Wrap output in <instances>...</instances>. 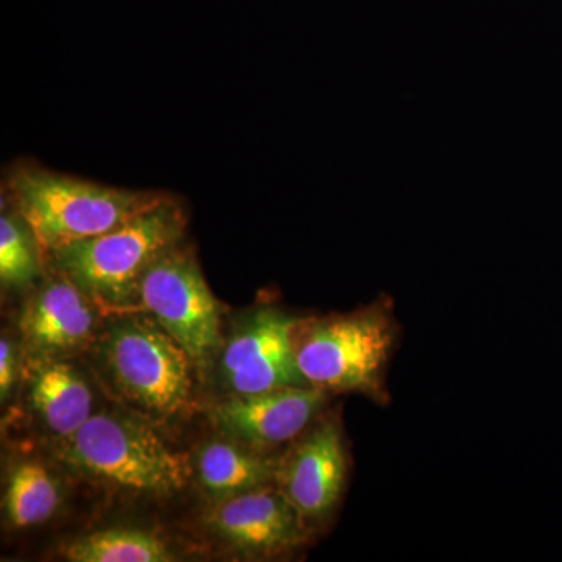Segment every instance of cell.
<instances>
[{
	"label": "cell",
	"mask_w": 562,
	"mask_h": 562,
	"mask_svg": "<svg viewBox=\"0 0 562 562\" xmlns=\"http://www.w3.org/2000/svg\"><path fill=\"white\" fill-rule=\"evenodd\" d=\"M183 206L169 195L113 231L50 251L54 269L69 277L95 305L116 314L138 308V288L147 269L187 231Z\"/></svg>",
	"instance_id": "7a4b0ae2"
},
{
	"label": "cell",
	"mask_w": 562,
	"mask_h": 562,
	"mask_svg": "<svg viewBox=\"0 0 562 562\" xmlns=\"http://www.w3.org/2000/svg\"><path fill=\"white\" fill-rule=\"evenodd\" d=\"M61 503L58 480L43 462L27 460L11 469L3 494L7 522L18 530L47 522Z\"/></svg>",
	"instance_id": "5bb4252c"
},
{
	"label": "cell",
	"mask_w": 562,
	"mask_h": 562,
	"mask_svg": "<svg viewBox=\"0 0 562 562\" xmlns=\"http://www.w3.org/2000/svg\"><path fill=\"white\" fill-rule=\"evenodd\" d=\"M280 460L235 439H214L199 450L195 475L213 502L277 484Z\"/></svg>",
	"instance_id": "4fadbf2b"
},
{
	"label": "cell",
	"mask_w": 562,
	"mask_h": 562,
	"mask_svg": "<svg viewBox=\"0 0 562 562\" xmlns=\"http://www.w3.org/2000/svg\"><path fill=\"white\" fill-rule=\"evenodd\" d=\"M35 235L20 214L0 217V280L3 288H25L35 281L43 261Z\"/></svg>",
	"instance_id": "2e32d148"
},
{
	"label": "cell",
	"mask_w": 562,
	"mask_h": 562,
	"mask_svg": "<svg viewBox=\"0 0 562 562\" xmlns=\"http://www.w3.org/2000/svg\"><path fill=\"white\" fill-rule=\"evenodd\" d=\"M98 357L111 391L139 417L155 424L190 408L194 362L150 314H117L98 338Z\"/></svg>",
	"instance_id": "277c9868"
},
{
	"label": "cell",
	"mask_w": 562,
	"mask_h": 562,
	"mask_svg": "<svg viewBox=\"0 0 562 562\" xmlns=\"http://www.w3.org/2000/svg\"><path fill=\"white\" fill-rule=\"evenodd\" d=\"M58 454L70 471L132 494L171 497L191 479L188 458L171 449L151 422L128 414H92L60 441Z\"/></svg>",
	"instance_id": "5b68a950"
},
{
	"label": "cell",
	"mask_w": 562,
	"mask_h": 562,
	"mask_svg": "<svg viewBox=\"0 0 562 562\" xmlns=\"http://www.w3.org/2000/svg\"><path fill=\"white\" fill-rule=\"evenodd\" d=\"M138 308L154 316L198 366H205L224 346L221 303L203 279L194 251L181 243L144 273Z\"/></svg>",
	"instance_id": "8992f818"
},
{
	"label": "cell",
	"mask_w": 562,
	"mask_h": 562,
	"mask_svg": "<svg viewBox=\"0 0 562 562\" xmlns=\"http://www.w3.org/2000/svg\"><path fill=\"white\" fill-rule=\"evenodd\" d=\"M9 192L44 255L113 231L169 198L165 192L106 187L32 162L11 171Z\"/></svg>",
	"instance_id": "3957f363"
},
{
	"label": "cell",
	"mask_w": 562,
	"mask_h": 562,
	"mask_svg": "<svg viewBox=\"0 0 562 562\" xmlns=\"http://www.w3.org/2000/svg\"><path fill=\"white\" fill-rule=\"evenodd\" d=\"M99 306L54 269L25 302L20 317L29 357L68 358L95 341Z\"/></svg>",
	"instance_id": "8fae6325"
},
{
	"label": "cell",
	"mask_w": 562,
	"mask_h": 562,
	"mask_svg": "<svg viewBox=\"0 0 562 562\" xmlns=\"http://www.w3.org/2000/svg\"><path fill=\"white\" fill-rule=\"evenodd\" d=\"M297 321L281 310L262 308L225 342L221 376L233 394L310 386L299 369L292 344V328Z\"/></svg>",
	"instance_id": "ba28073f"
},
{
	"label": "cell",
	"mask_w": 562,
	"mask_h": 562,
	"mask_svg": "<svg viewBox=\"0 0 562 562\" xmlns=\"http://www.w3.org/2000/svg\"><path fill=\"white\" fill-rule=\"evenodd\" d=\"M394 303L379 301L353 313L299 319L292 328L295 360L310 386L355 392L386 405L387 364L397 347Z\"/></svg>",
	"instance_id": "6da1fadb"
},
{
	"label": "cell",
	"mask_w": 562,
	"mask_h": 562,
	"mask_svg": "<svg viewBox=\"0 0 562 562\" xmlns=\"http://www.w3.org/2000/svg\"><path fill=\"white\" fill-rule=\"evenodd\" d=\"M29 406L58 441L68 439L92 416V391L66 358L29 357L24 366Z\"/></svg>",
	"instance_id": "7c38bea8"
},
{
	"label": "cell",
	"mask_w": 562,
	"mask_h": 562,
	"mask_svg": "<svg viewBox=\"0 0 562 562\" xmlns=\"http://www.w3.org/2000/svg\"><path fill=\"white\" fill-rule=\"evenodd\" d=\"M16 355L13 342L3 336L0 341V398L9 401L14 382H16Z\"/></svg>",
	"instance_id": "e0dca14e"
},
{
	"label": "cell",
	"mask_w": 562,
	"mask_h": 562,
	"mask_svg": "<svg viewBox=\"0 0 562 562\" xmlns=\"http://www.w3.org/2000/svg\"><path fill=\"white\" fill-rule=\"evenodd\" d=\"M347 450L338 417L324 416L280 458L277 486L312 530L330 519L346 490Z\"/></svg>",
	"instance_id": "52a82bcc"
},
{
	"label": "cell",
	"mask_w": 562,
	"mask_h": 562,
	"mask_svg": "<svg viewBox=\"0 0 562 562\" xmlns=\"http://www.w3.org/2000/svg\"><path fill=\"white\" fill-rule=\"evenodd\" d=\"M70 562H169L176 560L158 536L135 528L109 530L80 536L61 550Z\"/></svg>",
	"instance_id": "9a60e30c"
},
{
	"label": "cell",
	"mask_w": 562,
	"mask_h": 562,
	"mask_svg": "<svg viewBox=\"0 0 562 562\" xmlns=\"http://www.w3.org/2000/svg\"><path fill=\"white\" fill-rule=\"evenodd\" d=\"M211 535L251 557H279L303 546L308 525L277 484L213 502L203 514Z\"/></svg>",
	"instance_id": "9c48e42d"
},
{
	"label": "cell",
	"mask_w": 562,
	"mask_h": 562,
	"mask_svg": "<svg viewBox=\"0 0 562 562\" xmlns=\"http://www.w3.org/2000/svg\"><path fill=\"white\" fill-rule=\"evenodd\" d=\"M327 392L313 386L232 394L214 403L210 417L227 438L251 447H276L297 439L319 419Z\"/></svg>",
	"instance_id": "30bf717a"
}]
</instances>
